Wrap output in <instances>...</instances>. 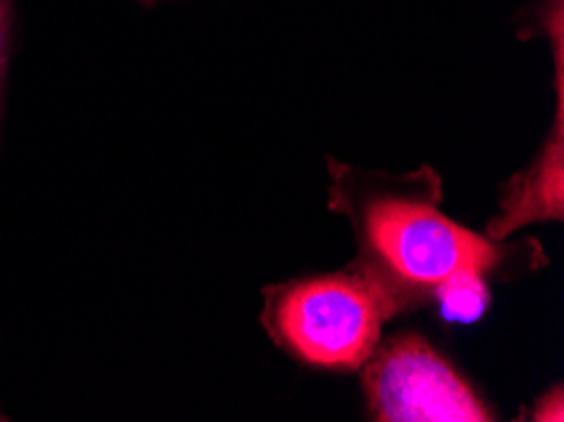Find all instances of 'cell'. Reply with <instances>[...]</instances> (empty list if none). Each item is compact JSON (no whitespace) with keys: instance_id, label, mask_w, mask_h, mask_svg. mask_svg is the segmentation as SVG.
I'll return each mask as SVG.
<instances>
[{"instance_id":"obj_1","label":"cell","mask_w":564,"mask_h":422,"mask_svg":"<svg viewBox=\"0 0 564 422\" xmlns=\"http://www.w3.org/2000/svg\"><path fill=\"white\" fill-rule=\"evenodd\" d=\"M410 183L400 191L362 193L347 167L337 172L335 201H341L360 238V269L388 291L400 312L417 301L435 299L451 318H476L486 309L484 279L503 273L509 263L536 251L534 244L507 248L501 240L458 226L438 210L431 183Z\"/></svg>"},{"instance_id":"obj_2","label":"cell","mask_w":564,"mask_h":422,"mask_svg":"<svg viewBox=\"0 0 564 422\" xmlns=\"http://www.w3.org/2000/svg\"><path fill=\"white\" fill-rule=\"evenodd\" d=\"M398 312L388 291L355 266L271 291L263 324L306 365L357 369L378 347L384 318Z\"/></svg>"},{"instance_id":"obj_3","label":"cell","mask_w":564,"mask_h":422,"mask_svg":"<svg viewBox=\"0 0 564 422\" xmlns=\"http://www.w3.org/2000/svg\"><path fill=\"white\" fill-rule=\"evenodd\" d=\"M365 392L382 422H484L494 412L464 377L417 334L378 342L367 357Z\"/></svg>"},{"instance_id":"obj_4","label":"cell","mask_w":564,"mask_h":422,"mask_svg":"<svg viewBox=\"0 0 564 422\" xmlns=\"http://www.w3.org/2000/svg\"><path fill=\"white\" fill-rule=\"evenodd\" d=\"M564 215V134H562V97H557L554 129L532 165L509 180L501 195L499 215L489 223L486 236L503 240L519 228L542 220H562Z\"/></svg>"},{"instance_id":"obj_5","label":"cell","mask_w":564,"mask_h":422,"mask_svg":"<svg viewBox=\"0 0 564 422\" xmlns=\"http://www.w3.org/2000/svg\"><path fill=\"white\" fill-rule=\"evenodd\" d=\"M11 21H13V0H0V99H3L8 51H11Z\"/></svg>"},{"instance_id":"obj_6","label":"cell","mask_w":564,"mask_h":422,"mask_svg":"<svg viewBox=\"0 0 564 422\" xmlns=\"http://www.w3.org/2000/svg\"><path fill=\"white\" fill-rule=\"evenodd\" d=\"M532 420H564V404H562V387H554L552 394H544L542 402L534 408Z\"/></svg>"},{"instance_id":"obj_7","label":"cell","mask_w":564,"mask_h":422,"mask_svg":"<svg viewBox=\"0 0 564 422\" xmlns=\"http://www.w3.org/2000/svg\"><path fill=\"white\" fill-rule=\"evenodd\" d=\"M142 3H158V0H142Z\"/></svg>"}]
</instances>
